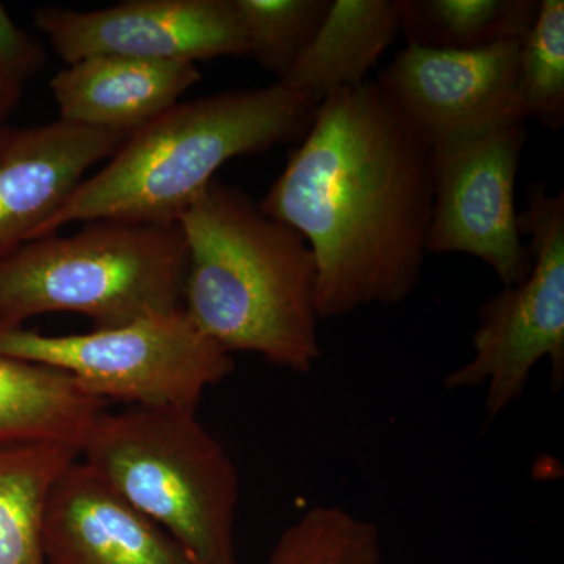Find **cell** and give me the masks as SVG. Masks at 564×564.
<instances>
[{
	"mask_svg": "<svg viewBox=\"0 0 564 564\" xmlns=\"http://www.w3.org/2000/svg\"><path fill=\"white\" fill-rule=\"evenodd\" d=\"M258 204L310 245L321 322L392 306L415 291L429 252L432 152L367 79L322 99Z\"/></svg>",
	"mask_w": 564,
	"mask_h": 564,
	"instance_id": "6da1fadb",
	"label": "cell"
},
{
	"mask_svg": "<svg viewBox=\"0 0 564 564\" xmlns=\"http://www.w3.org/2000/svg\"><path fill=\"white\" fill-rule=\"evenodd\" d=\"M187 247L182 310L229 355L293 373L321 361L317 265L302 234L215 177L177 220Z\"/></svg>",
	"mask_w": 564,
	"mask_h": 564,
	"instance_id": "7a4b0ae2",
	"label": "cell"
},
{
	"mask_svg": "<svg viewBox=\"0 0 564 564\" xmlns=\"http://www.w3.org/2000/svg\"><path fill=\"white\" fill-rule=\"evenodd\" d=\"M318 104L311 93L284 82L177 102L129 133L35 239L77 221L174 225L226 162L302 140Z\"/></svg>",
	"mask_w": 564,
	"mask_h": 564,
	"instance_id": "3957f363",
	"label": "cell"
},
{
	"mask_svg": "<svg viewBox=\"0 0 564 564\" xmlns=\"http://www.w3.org/2000/svg\"><path fill=\"white\" fill-rule=\"evenodd\" d=\"M80 459L172 534L195 564H237L239 470L196 411H102L85 437Z\"/></svg>",
	"mask_w": 564,
	"mask_h": 564,
	"instance_id": "277c9868",
	"label": "cell"
},
{
	"mask_svg": "<svg viewBox=\"0 0 564 564\" xmlns=\"http://www.w3.org/2000/svg\"><path fill=\"white\" fill-rule=\"evenodd\" d=\"M187 247L180 225L96 220L0 259V322L74 313L96 329L182 310Z\"/></svg>",
	"mask_w": 564,
	"mask_h": 564,
	"instance_id": "5b68a950",
	"label": "cell"
},
{
	"mask_svg": "<svg viewBox=\"0 0 564 564\" xmlns=\"http://www.w3.org/2000/svg\"><path fill=\"white\" fill-rule=\"evenodd\" d=\"M0 355L62 370L110 404L193 411L236 367L184 310L66 336L0 322Z\"/></svg>",
	"mask_w": 564,
	"mask_h": 564,
	"instance_id": "8992f818",
	"label": "cell"
},
{
	"mask_svg": "<svg viewBox=\"0 0 564 564\" xmlns=\"http://www.w3.org/2000/svg\"><path fill=\"white\" fill-rule=\"evenodd\" d=\"M529 237L532 269L524 281L478 307L474 356L444 378L447 391L486 389V422L491 423L524 397L533 369L551 361L552 386L564 381V195L530 185L519 212Z\"/></svg>",
	"mask_w": 564,
	"mask_h": 564,
	"instance_id": "52a82bcc",
	"label": "cell"
},
{
	"mask_svg": "<svg viewBox=\"0 0 564 564\" xmlns=\"http://www.w3.org/2000/svg\"><path fill=\"white\" fill-rule=\"evenodd\" d=\"M525 122L432 152L433 207L426 251L488 263L502 288L525 280L532 256L519 228L514 187Z\"/></svg>",
	"mask_w": 564,
	"mask_h": 564,
	"instance_id": "ba28073f",
	"label": "cell"
},
{
	"mask_svg": "<svg viewBox=\"0 0 564 564\" xmlns=\"http://www.w3.org/2000/svg\"><path fill=\"white\" fill-rule=\"evenodd\" d=\"M522 41L473 51L408 44L375 80L430 152L527 122L519 91Z\"/></svg>",
	"mask_w": 564,
	"mask_h": 564,
	"instance_id": "9c48e42d",
	"label": "cell"
},
{
	"mask_svg": "<svg viewBox=\"0 0 564 564\" xmlns=\"http://www.w3.org/2000/svg\"><path fill=\"white\" fill-rule=\"evenodd\" d=\"M35 25L66 65L98 55L195 63L247 55L234 0H128L101 10L44 7Z\"/></svg>",
	"mask_w": 564,
	"mask_h": 564,
	"instance_id": "30bf717a",
	"label": "cell"
},
{
	"mask_svg": "<svg viewBox=\"0 0 564 564\" xmlns=\"http://www.w3.org/2000/svg\"><path fill=\"white\" fill-rule=\"evenodd\" d=\"M128 137L63 120L0 126V259L35 239L85 174L109 161Z\"/></svg>",
	"mask_w": 564,
	"mask_h": 564,
	"instance_id": "8fae6325",
	"label": "cell"
},
{
	"mask_svg": "<svg viewBox=\"0 0 564 564\" xmlns=\"http://www.w3.org/2000/svg\"><path fill=\"white\" fill-rule=\"evenodd\" d=\"M50 564H195L162 527L82 459L55 481L44 514Z\"/></svg>",
	"mask_w": 564,
	"mask_h": 564,
	"instance_id": "7c38bea8",
	"label": "cell"
},
{
	"mask_svg": "<svg viewBox=\"0 0 564 564\" xmlns=\"http://www.w3.org/2000/svg\"><path fill=\"white\" fill-rule=\"evenodd\" d=\"M199 80L195 63L98 55L58 70L51 90L61 120L132 133L176 106Z\"/></svg>",
	"mask_w": 564,
	"mask_h": 564,
	"instance_id": "4fadbf2b",
	"label": "cell"
},
{
	"mask_svg": "<svg viewBox=\"0 0 564 564\" xmlns=\"http://www.w3.org/2000/svg\"><path fill=\"white\" fill-rule=\"evenodd\" d=\"M109 406L62 370L0 355V447L66 444L82 451Z\"/></svg>",
	"mask_w": 564,
	"mask_h": 564,
	"instance_id": "5bb4252c",
	"label": "cell"
},
{
	"mask_svg": "<svg viewBox=\"0 0 564 564\" xmlns=\"http://www.w3.org/2000/svg\"><path fill=\"white\" fill-rule=\"evenodd\" d=\"M403 0H332L321 31L282 80L322 99L367 80L402 33Z\"/></svg>",
	"mask_w": 564,
	"mask_h": 564,
	"instance_id": "9a60e30c",
	"label": "cell"
},
{
	"mask_svg": "<svg viewBox=\"0 0 564 564\" xmlns=\"http://www.w3.org/2000/svg\"><path fill=\"white\" fill-rule=\"evenodd\" d=\"M80 458L66 444L0 447V564H50L44 514L55 481Z\"/></svg>",
	"mask_w": 564,
	"mask_h": 564,
	"instance_id": "2e32d148",
	"label": "cell"
},
{
	"mask_svg": "<svg viewBox=\"0 0 564 564\" xmlns=\"http://www.w3.org/2000/svg\"><path fill=\"white\" fill-rule=\"evenodd\" d=\"M540 0H403L408 44L473 51L522 41L532 31Z\"/></svg>",
	"mask_w": 564,
	"mask_h": 564,
	"instance_id": "e0dca14e",
	"label": "cell"
},
{
	"mask_svg": "<svg viewBox=\"0 0 564 564\" xmlns=\"http://www.w3.org/2000/svg\"><path fill=\"white\" fill-rule=\"evenodd\" d=\"M380 530L333 505L311 508L289 525L265 564H381Z\"/></svg>",
	"mask_w": 564,
	"mask_h": 564,
	"instance_id": "ac0fdd59",
	"label": "cell"
},
{
	"mask_svg": "<svg viewBox=\"0 0 564 564\" xmlns=\"http://www.w3.org/2000/svg\"><path fill=\"white\" fill-rule=\"evenodd\" d=\"M234 6L247 55L282 82L321 31L332 0H234Z\"/></svg>",
	"mask_w": 564,
	"mask_h": 564,
	"instance_id": "d6986e66",
	"label": "cell"
},
{
	"mask_svg": "<svg viewBox=\"0 0 564 564\" xmlns=\"http://www.w3.org/2000/svg\"><path fill=\"white\" fill-rule=\"evenodd\" d=\"M519 91L527 120L552 131L564 124V2L540 0L532 31L522 40Z\"/></svg>",
	"mask_w": 564,
	"mask_h": 564,
	"instance_id": "ffe728a7",
	"label": "cell"
},
{
	"mask_svg": "<svg viewBox=\"0 0 564 564\" xmlns=\"http://www.w3.org/2000/svg\"><path fill=\"white\" fill-rule=\"evenodd\" d=\"M47 52L32 33L24 31L0 2V65L21 82L43 70Z\"/></svg>",
	"mask_w": 564,
	"mask_h": 564,
	"instance_id": "44dd1931",
	"label": "cell"
},
{
	"mask_svg": "<svg viewBox=\"0 0 564 564\" xmlns=\"http://www.w3.org/2000/svg\"><path fill=\"white\" fill-rule=\"evenodd\" d=\"M24 82L14 77L9 69L0 65V126L6 124L10 115L18 109Z\"/></svg>",
	"mask_w": 564,
	"mask_h": 564,
	"instance_id": "7402d4cb",
	"label": "cell"
}]
</instances>
